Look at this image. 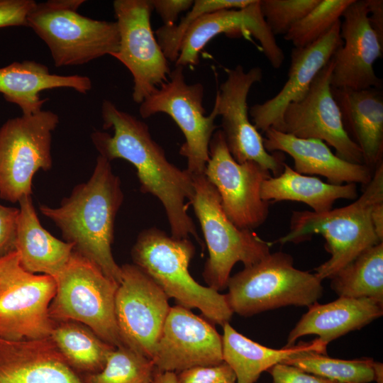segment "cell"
<instances>
[{"label":"cell","instance_id":"cell-1","mask_svg":"<svg viewBox=\"0 0 383 383\" xmlns=\"http://www.w3.org/2000/svg\"><path fill=\"white\" fill-rule=\"evenodd\" d=\"M101 117L104 128H112L113 134L101 131L91 134L99 155L110 162L123 159L131 163L137 170L140 191L153 195L162 203L171 235L177 238L192 235L199 241L185 204L187 200L190 202L194 194L192 175L167 159L143 121L107 99L101 104Z\"/></svg>","mask_w":383,"mask_h":383},{"label":"cell","instance_id":"cell-2","mask_svg":"<svg viewBox=\"0 0 383 383\" xmlns=\"http://www.w3.org/2000/svg\"><path fill=\"white\" fill-rule=\"evenodd\" d=\"M123 198L121 180L111 162L99 155L90 178L76 185L59 206L39 208L61 231L66 242L74 245V251L118 284L121 268L113 257L111 245L115 219Z\"/></svg>","mask_w":383,"mask_h":383},{"label":"cell","instance_id":"cell-3","mask_svg":"<svg viewBox=\"0 0 383 383\" xmlns=\"http://www.w3.org/2000/svg\"><path fill=\"white\" fill-rule=\"evenodd\" d=\"M383 201V162L381 161L361 196L352 204L328 211H294L289 231L277 243H298L321 234L331 257L315 269L316 276L323 281L331 279L338 272L362 252L382 241L372 221V209Z\"/></svg>","mask_w":383,"mask_h":383},{"label":"cell","instance_id":"cell-4","mask_svg":"<svg viewBox=\"0 0 383 383\" xmlns=\"http://www.w3.org/2000/svg\"><path fill=\"white\" fill-rule=\"evenodd\" d=\"M195 247L189 238L169 236L157 228L143 230L132 248L134 265L169 298L187 309H198L212 323H229L233 312L225 294L198 283L189 272Z\"/></svg>","mask_w":383,"mask_h":383},{"label":"cell","instance_id":"cell-5","mask_svg":"<svg viewBox=\"0 0 383 383\" xmlns=\"http://www.w3.org/2000/svg\"><path fill=\"white\" fill-rule=\"evenodd\" d=\"M84 0H49L35 4L28 27L48 46L57 67L78 66L106 55L119 45L116 21L96 20L80 14Z\"/></svg>","mask_w":383,"mask_h":383},{"label":"cell","instance_id":"cell-6","mask_svg":"<svg viewBox=\"0 0 383 383\" xmlns=\"http://www.w3.org/2000/svg\"><path fill=\"white\" fill-rule=\"evenodd\" d=\"M313 273L294 267L286 252H270L256 264L230 277L226 295L233 313L249 317L277 308L317 302L323 288Z\"/></svg>","mask_w":383,"mask_h":383},{"label":"cell","instance_id":"cell-7","mask_svg":"<svg viewBox=\"0 0 383 383\" xmlns=\"http://www.w3.org/2000/svg\"><path fill=\"white\" fill-rule=\"evenodd\" d=\"M55 280L56 292L49 307L55 323L76 321L108 344L115 348L123 345L115 315L118 282L74 250Z\"/></svg>","mask_w":383,"mask_h":383},{"label":"cell","instance_id":"cell-8","mask_svg":"<svg viewBox=\"0 0 383 383\" xmlns=\"http://www.w3.org/2000/svg\"><path fill=\"white\" fill-rule=\"evenodd\" d=\"M194 194L190 201L209 250L202 275L216 291L227 287L231 270L241 262L252 266L270 251L272 243L262 239L252 230L237 227L225 213L220 196L204 174L192 175Z\"/></svg>","mask_w":383,"mask_h":383},{"label":"cell","instance_id":"cell-9","mask_svg":"<svg viewBox=\"0 0 383 383\" xmlns=\"http://www.w3.org/2000/svg\"><path fill=\"white\" fill-rule=\"evenodd\" d=\"M59 116L41 110L7 120L0 128V198L16 203L31 196L33 178L51 169L52 132Z\"/></svg>","mask_w":383,"mask_h":383},{"label":"cell","instance_id":"cell-10","mask_svg":"<svg viewBox=\"0 0 383 383\" xmlns=\"http://www.w3.org/2000/svg\"><path fill=\"white\" fill-rule=\"evenodd\" d=\"M55 292L54 278L26 270L16 250L0 257V338L50 337L55 322L49 307Z\"/></svg>","mask_w":383,"mask_h":383},{"label":"cell","instance_id":"cell-11","mask_svg":"<svg viewBox=\"0 0 383 383\" xmlns=\"http://www.w3.org/2000/svg\"><path fill=\"white\" fill-rule=\"evenodd\" d=\"M204 95L203 84H187L184 67L176 65L167 82L140 103L139 107L143 118L164 113L177 123L185 139L179 154L187 158V170L192 175L204 174L209 158V143L217 128V105L214 102L211 112L206 116Z\"/></svg>","mask_w":383,"mask_h":383},{"label":"cell","instance_id":"cell-12","mask_svg":"<svg viewBox=\"0 0 383 383\" xmlns=\"http://www.w3.org/2000/svg\"><path fill=\"white\" fill-rule=\"evenodd\" d=\"M204 174L216 189L225 213L237 227L252 230L266 221L269 203L262 200L260 191L272 174L255 162H236L221 130L215 131L211 139Z\"/></svg>","mask_w":383,"mask_h":383},{"label":"cell","instance_id":"cell-13","mask_svg":"<svg viewBox=\"0 0 383 383\" xmlns=\"http://www.w3.org/2000/svg\"><path fill=\"white\" fill-rule=\"evenodd\" d=\"M113 6L119 33L113 57L131 72L132 97L140 104L168 79V60L152 30L150 0H116Z\"/></svg>","mask_w":383,"mask_h":383},{"label":"cell","instance_id":"cell-14","mask_svg":"<svg viewBox=\"0 0 383 383\" xmlns=\"http://www.w3.org/2000/svg\"><path fill=\"white\" fill-rule=\"evenodd\" d=\"M115 315L123 345L152 360L169 313V297L135 265L121 266Z\"/></svg>","mask_w":383,"mask_h":383},{"label":"cell","instance_id":"cell-15","mask_svg":"<svg viewBox=\"0 0 383 383\" xmlns=\"http://www.w3.org/2000/svg\"><path fill=\"white\" fill-rule=\"evenodd\" d=\"M262 77L260 67L245 71L238 65L228 70L214 102L221 117V131L234 160L238 163L255 162L277 176L284 169L283 156L279 152L267 151L263 138L249 119L248 96L252 85L260 82Z\"/></svg>","mask_w":383,"mask_h":383},{"label":"cell","instance_id":"cell-16","mask_svg":"<svg viewBox=\"0 0 383 383\" xmlns=\"http://www.w3.org/2000/svg\"><path fill=\"white\" fill-rule=\"evenodd\" d=\"M332 70L331 59L316 75L306 95L287 106L279 131L300 138L321 140L332 146L339 157L365 164L360 149L345 129L340 111L333 96Z\"/></svg>","mask_w":383,"mask_h":383},{"label":"cell","instance_id":"cell-17","mask_svg":"<svg viewBox=\"0 0 383 383\" xmlns=\"http://www.w3.org/2000/svg\"><path fill=\"white\" fill-rule=\"evenodd\" d=\"M152 360L157 370L175 373L220 364L223 362L222 336L190 309L170 307Z\"/></svg>","mask_w":383,"mask_h":383},{"label":"cell","instance_id":"cell-18","mask_svg":"<svg viewBox=\"0 0 383 383\" xmlns=\"http://www.w3.org/2000/svg\"><path fill=\"white\" fill-rule=\"evenodd\" d=\"M342 17L343 44L331 58V87L381 89L382 81L376 74L374 65L382 55L383 44L370 24L365 0H353Z\"/></svg>","mask_w":383,"mask_h":383},{"label":"cell","instance_id":"cell-19","mask_svg":"<svg viewBox=\"0 0 383 383\" xmlns=\"http://www.w3.org/2000/svg\"><path fill=\"white\" fill-rule=\"evenodd\" d=\"M219 34L231 38L252 36L275 69H279L285 60L283 50L263 18L260 0H252L245 7L219 10L197 19L184 35L175 65H196L200 52Z\"/></svg>","mask_w":383,"mask_h":383},{"label":"cell","instance_id":"cell-20","mask_svg":"<svg viewBox=\"0 0 383 383\" xmlns=\"http://www.w3.org/2000/svg\"><path fill=\"white\" fill-rule=\"evenodd\" d=\"M340 24V20L337 21L324 35L311 45L292 49L288 78L281 90L272 98L249 109V116L257 130L263 132L269 128L279 130L287 106L306 95L316 75L343 44Z\"/></svg>","mask_w":383,"mask_h":383},{"label":"cell","instance_id":"cell-21","mask_svg":"<svg viewBox=\"0 0 383 383\" xmlns=\"http://www.w3.org/2000/svg\"><path fill=\"white\" fill-rule=\"evenodd\" d=\"M0 383H84L50 337L0 338Z\"/></svg>","mask_w":383,"mask_h":383},{"label":"cell","instance_id":"cell-22","mask_svg":"<svg viewBox=\"0 0 383 383\" xmlns=\"http://www.w3.org/2000/svg\"><path fill=\"white\" fill-rule=\"evenodd\" d=\"M265 133L267 151L289 155L294 160V170L300 174L321 175L333 184L360 183L366 186L372 177L370 167L339 157L321 140L300 138L274 128Z\"/></svg>","mask_w":383,"mask_h":383},{"label":"cell","instance_id":"cell-23","mask_svg":"<svg viewBox=\"0 0 383 383\" xmlns=\"http://www.w3.org/2000/svg\"><path fill=\"white\" fill-rule=\"evenodd\" d=\"M383 314V305L369 298L339 296L328 304L318 302L308 307L296 326L289 332L288 348L304 335H316L328 344L333 340L355 330L360 329Z\"/></svg>","mask_w":383,"mask_h":383},{"label":"cell","instance_id":"cell-24","mask_svg":"<svg viewBox=\"0 0 383 383\" xmlns=\"http://www.w3.org/2000/svg\"><path fill=\"white\" fill-rule=\"evenodd\" d=\"M350 138L361 150L364 163L376 167L383 152V98L380 89L332 88Z\"/></svg>","mask_w":383,"mask_h":383},{"label":"cell","instance_id":"cell-25","mask_svg":"<svg viewBox=\"0 0 383 383\" xmlns=\"http://www.w3.org/2000/svg\"><path fill=\"white\" fill-rule=\"evenodd\" d=\"M91 87L89 77L52 74L46 65L34 60L13 62L0 68V93L7 101L17 105L23 115L42 110L48 100L40 98L42 91L69 88L86 94Z\"/></svg>","mask_w":383,"mask_h":383},{"label":"cell","instance_id":"cell-26","mask_svg":"<svg viewBox=\"0 0 383 383\" xmlns=\"http://www.w3.org/2000/svg\"><path fill=\"white\" fill-rule=\"evenodd\" d=\"M18 203L15 250L20 263L29 272L55 279L67 264L74 245L57 239L42 226L31 196L22 197Z\"/></svg>","mask_w":383,"mask_h":383},{"label":"cell","instance_id":"cell-27","mask_svg":"<svg viewBox=\"0 0 383 383\" xmlns=\"http://www.w3.org/2000/svg\"><path fill=\"white\" fill-rule=\"evenodd\" d=\"M223 359L233 370L236 383H255L272 366L299 354H326L328 344L316 338L281 349L260 345L236 331L229 323L223 326Z\"/></svg>","mask_w":383,"mask_h":383},{"label":"cell","instance_id":"cell-28","mask_svg":"<svg viewBox=\"0 0 383 383\" xmlns=\"http://www.w3.org/2000/svg\"><path fill=\"white\" fill-rule=\"evenodd\" d=\"M260 195L269 204L299 201L307 204L313 212L323 213L332 209L338 199H357V189L355 184H333L300 174L284 162L281 174L262 182Z\"/></svg>","mask_w":383,"mask_h":383},{"label":"cell","instance_id":"cell-29","mask_svg":"<svg viewBox=\"0 0 383 383\" xmlns=\"http://www.w3.org/2000/svg\"><path fill=\"white\" fill-rule=\"evenodd\" d=\"M50 337L67 363L79 374L100 372L115 348L85 325L72 321L55 323Z\"/></svg>","mask_w":383,"mask_h":383},{"label":"cell","instance_id":"cell-30","mask_svg":"<svg viewBox=\"0 0 383 383\" xmlns=\"http://www.w3.org/2000/svg\"><path fill=\"white\" fill-rule=\"evenodd\" d=\"M331 279L339 296L369 298L383 305V242L362 252Z\"/></svg>","mask_w":383,"mask_h":383},{"label":"cell","instance_id":"cell-31","mask_svg":"<svg viewBox=\"0 0 383 383\" xmlns=\"http://www.w3.org/2000/svg\"><path fill=\"white\" fill-rule=\"evenodd\" d=\"M374 361L370 357L341 360L326 354L306 353L294 355L283 363L338 383H370L373 382Z\"/></svg>","mask_w":383,"mask_h":383},{"label":"cell","instance_id":"cell-32","mask_svg":"<svg viewBox=\"0 0 383 383\" xmlns=\"http://www.w3.org/2000/svg\"><path fill=\"white\" fill-rule=\"evenodd\" d=\"M155 371L151 359L122 345L110 353L100 372L82 377L84 383H152Z\"/></svg>","mask_w":383,"mask_h":383},{"label":"cell","instance_id":"cell-33","mask_svg":"<svg viewBox=\"0 0 383 383\" xmlns=\"http://www.w3.org/2000/svg\"><path fill=\"white\" fill-rule=\"evenodd\" d=\"M353 0H320L284 35L296 48L306 47L324 35Z\"/></svg>","mask_w":383,"mask_h":383},{"label":"cell","instance_id":"cell-34","mask_svg":"<svg viewBox=\"0 0 383 383\" xmlns=\"http://www.w3.org/2000/svg\"><path fill=\"white\" fill-rule=\"evenodd\" d=\"M252 0H196L181 19L172 26H162L155 34L157 40L167 60L176 62L184 35L190 26L202 16L223 9H240Z\"/></svg>","mask_w":383,"mask_h":383},{"label":"cell","instance_id":"cell-35","mask_svg":"<svg viewBox=\"0 0 383 383\" xmlns=\"http://www.w3.org/2000/svg\"><path fill=\"white\" fill-rule=\"evenodd\" d=\"M319 1L320 0H260V6L263 18L273 35H284Z\"/></svg>","mask_w":383,"mask_h":383},{"label":"cell","instance_id":"cell-36","mask_svg":"<svg viewBox=\"0 0 383 383\" xmlns=\"http://www.w3.org/2000/svg\"><path fill=\"white\" fill-rule=\"evenodd\" d=\"M177 374V373H176ZM177 383H235L232 368L224 361L220 364L196 366L178 372Z\"/></svg>","mask_w":383,"mask_h":383},{"label":"cell","instance_id":"cell-37","mask_svg":"<svg viewBox=\"0 0 383 383\" xmlns=\"http://www.w3.org/2000/svg\"><path fill=\"white\" fill-rule=\"evenodd\" d=\"M35 4L33 0H0V28L28 27V16Z\"/></svg>","mask_w":383,"mask_h":383},{"label":"cell","instance_id":"cell-38","mask_svg":"<svg viewBox=\"0 0 383 383\" xmlns=\"http://www.w3.org/2000/svg\"><path fill=\"white\" fill-rule=\"evenodd\" d=\"M267 372L272 383H338L283 362L272 366Z\"/></svg>","mask_w":383,"mask_h":383},{"label":"cell","instance_id":"cell-39","mask_svg":"<svg viewBox=\"0 0 383 383\" xmlns=\"http://www.w3.org/2000/svg\"><path fill=\"white\" fill-rule=\"evenodd\" d=\"M19 209L0 204V257L15 250Z\"/></svg>","mask_w":383,"mask_h":383},{"label":"cell","instance_id":"cell-40","mask_svg":"<svg viewBox=\"0 0 383 383\" xmlns=\"http://www.w3.org/2000/svg\"><path fill=\"white\" fill-rule=\"evenodd\" d=\"M153 10L159 14L163 26L176 23L179 15L189 11L193 6L192 0H150Z\"/></svg>","mask_w":383,"mask_h":383},{"label":"cell","instance_id":"cell-41","mask_svg":"<svg viewBox=\"0 0 383 383\" xmlns=\"http://www.w3.org/2000/svg\"><path fill=\"white\" fill-rule=\"evenodd\" d=\"M370 24L383 44V1L365 0Z\"/></svg>","mask_w":383,"mask_h":383},{"label":"cell","instance_id":"cell-42","mask_svg":"<svg viewBox=\"0 0 383 383\" xmlns=\"http://www.w3.org/2000/svg\"><path fill=\"white\" fill-rule=\"evenodd\" d=\"M372 221L379 238L383 241V201L377 203L372 209Z\"/></svg>","mask_w":383,"mask_h":383},{"label":"cell","instance_id":"cell-43","mask_svg":"<svg viewBox=\"0 0 383 383\" xmlns=\"http://www.w3.org/2000/svg\"><path fill=\"white\" fill-rule=\"evenodd\" d=\"M152 383H177V374L172 372H162L156 370Z\"/></svg>","mask_w":383,"mask_h":383},{"label":"cell","instance_id":"cell-44","mask_svg":"<svg viewBox=\"0 0 383 383\" xmlns=\"http://www.w3.org/2000/svg\"><path fill=\"white\" fill-rule=\"evenodd\" d=\"M372 370L373 382L383 383V364L380 362L374 361Z\"/></svg>","mask_w":383,"mask_h":383}]
</instances>
